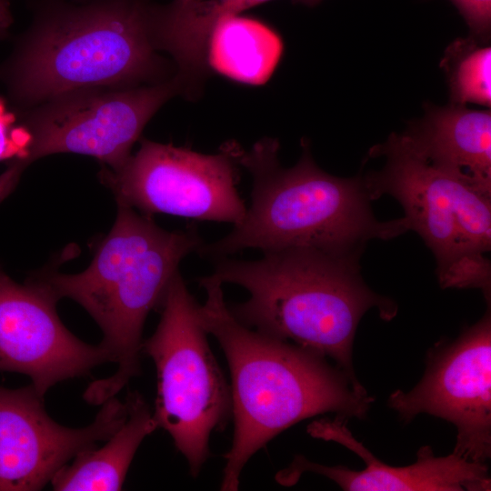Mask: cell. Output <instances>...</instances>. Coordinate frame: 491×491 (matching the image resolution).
<instances>
[{
  "label": "cell",
  "mask_w": 491,
  "mask_h": 491,
  "mask_svg": "<svg viewBox=\"0 0 491 491\" xmlns=\"http://www.w3.org/2000/svg\"><path fill=\"white\" fill-rule=\"evenodd\" d=\"M206 293L197 317L219 343L231 375L234 436L220 490L238 489L249 459L278 434L329 412L364 418L374 398L356 392L347 376L318 354L242 324L225 300L222 284L198 278Z\"/></svg>",
  "instance_id": "1"
},
{
  "label": "cell",
  "mask_w": 491,
  "mask_h": 491,
  "mask_svg": "<svg viewBox=\"0 0 491 491\" xmlns=\"http://www.w3.org/2000/svg\"><path fill=\"white\" fill-rule=\"evenodd\" d=\"M359 258L295 246L263 253L256 260H215L208 276L248 292L245 302L228 305L242 324L332 359L354 389L366 394L352 361L357 326L371 308L389 321L397 306L366 285Z\"/></svg>",
  "instance_id": "2"
},
{
  "label": "cell",
  "mask_w": 491,
  "mask_h": 491,
  "mask_svg": "<svg viewBox=\"0 0 491 491\" xmlns=\"http://www.w3.org/2000/svg\"><path fill=\"white\" fill-rule=\"evenodd\" d=\"M225 145L252 176L251 203L230 233L201 246L197 254L203 257L217 260L247 248L266 253L295 246L360 256L369 240L392 239L409 231L404 216L379 221L363 176L325 172L306 139L299 160L289 168L280 164L275 138H262L248 150L236 142Z\"/></svg>",
  "instance_id": "3"
},
{
  "label": "cell",
  "mask_w": 491,
  "mask_h": 491,
  "mask_svg": "<svg viewBox=\"0 0 491 491\" xmlns=\"http://www.w3.org/2000/svg\"><path fill=\"white\" fill-rule=\"evenodd\" d=\"M204 243L194 226L167 231L150 216L118 205L111 231L85 271L50 272L34 279L55 300L71 298L89 313L104 334L101 345L117 364L113 376L88 386L86 402L102 405L140 374L146 316L159 308L182 259Z\"/></svg>",
  "instance_id": "4"
},
{
  "label": "cell",
  "mask_w": 491,
  "mask_h": 491,
  "mask_svg": "<svg viewBox=\"0 0 491 491\" xmlns=\"http://www.w3.org/2000/svg\"><path fill=\"white\" fill-rule=\"evenodd\" d=\"M154 6L144 0L45 6L1 69L10 97L35 106L79 89L152 80L162 65L153 36Z\"/></svg>",
  "instance_id": "5"
},
{
  "label": "cell",
  "mask_w": 491,
  "mask_h": 491,
  "mask_svg": "<svg viewBox=\"0 0 491 491\" xmlns=\"http://www.w3.org/2000/svg\"><path fill=\"white\" fill-rule=\"evenodd\" d=\"M385 157L378 171L363 175L373 200L391 195L404 209L409 231L432 251L442 288L479 289L488 305L491 265V193L469 178L431 163L405 133H393L371 148Z\"/></svg>",
  "instance_id": "6"
},
{
  "label": "cell",
  "mask_w": 491,
  "mask_h": 491,
  "mask_svg": "<svg viewBox=\"0 0 491 491\" xmlns=\"http://www.w3.org/2000/svg\"><path fill=\"white\" fill-rule=\"evenodd\" d=\"M198 304L178 272L159 306L155 333L142 354L156 370L153 414L196 477L209 456L213 432L225 429L232 416L231 389L197 317Z\"/></svg>",
  "instance_id": "7"
},
{
  "label": "cell",
  "mask_w": 491,
  "mask_h": 491,
  "mask_svg": "<svg viewBox=\"0 0 491 491\" xmlns=\"http://www.w3.org/2000/svg\"><path fill=\"white\" fill-rule=\"evenodd\" d=\"M182 91L175 75L146 85L79 89L34 106L21 126L27 144L0 175V202L31 163L52 154L89 155L119 170L148 121Z\"/></svg>",
  "instance_id": "8"
},
{
  "label": "cell",
  "mask_w": 491,
  "mask_h": 491,
  "mask_svg": "<svg viewBox=\"0 0 491 491\" xmlns=\"http://www.w3.org/2000/svg\"><path fill=\"white\" fill-rule=\"evenodd\" d=\"M238 166L225 144L206 155L144 139L119 170L105 169L101 179L118 205L145 215L163 213L235 225L246 211L236 188Z\"/></svg>",
  "instance_id": "9"
},
{
  "label": "cell",
  "mask_w": 491,
  "mask_h": 491,
  "mask_svg": "<svg viewBox=\"0 0 491 491\" xmlns=\"http://www.w3.org/2000/svg\"><path fill=\"white\" fill-rule=\"evenodd\" d=\"M388 406L405 422L429 414L457 431L453 453L486 463L491 456V316L482 318L451 343L436 346L421 381L410 391L396 390Z\"/></svg>",
  "instance_id": "10"
},
{
  "label": "cell",
  "mask_w": 491,
  "mask_h": 491,
  "mask_svg": "<svg viewBox=\"0 0 491 491\" xmlns=\"http://www.w3.org/2000/svg\"><path fill=\"white\" fill-rule=\"evenodd\" d=\"M85 427L59 425L32 385L0 386V491L41 490L79 452L108 439L127 415L115 396L103 403Z\"/></svg>",
  "instance_id": "11"
},
{
  "label": "cell",
  "mask_w": 491,
  "mask_h": 491,
  "mask_svg": "<svg viewBox=\"0 0 491 491\" xmlns=\"http://www.w3.org/2000/svg\"><path fill=\"white\" fill-rule=\"evenodd\" d=\"M56 302L36 281L17 284L0 267V371L28 376L43 396L57 383L112 362L101 344H86L63 325Z\"/></svg>",
  "instance_id": "12"
},
{
  "label": "cell",
  "mask_w": 491,
  "mask_h": 491,
  "mask_svg": "<svg viewBox=\"0 0 491 491\" xmlns=\"http://www.w3.org/2000/svg\"><path fill=\"white\" fill-rule=\"evenodd\" d=\"M307 433L314 438L344 446L359 456L366 466L355 471L345 466H329L296 456L276 475L283 486L295 485L307 472L326 476L348 491H489L490 476L486 463L466 460L452 453L435 456L431 446H422L415 464L391 466L382 463L357 441L347 427V417L321 418L310 423Z\"/></svg>",
  "instance_id": "13"
},
{
  "label": "cell",
  "mask_w": 491,
  "mask_h": 491,
  "mask_svg": "<svg viewBox=\"0 0 491 491\" xmlns=\"http://www.w3.org/2000/svg\"><path fill=\"white\" fill-rule=\"evenodd\" d=\"M404 133L431 163L460 174L491 193V113L450 103H427Z\"/></svg>",
  "instance_id": "14"
},
{
  "label": "cell",
  "mask_w": 491,
  "mask_h": 491,
  "mask_svg": "<svg viewBox=\"0 0 491 491\" xmlns=\"http://www.w3.org/2000/svg\"><path fill=\"white\" fill-rule=\"evenodd\" d=\"M270 0H174L154 6L153 36L169 54L185 91L193 92L208 74L207 45L216 24Z\"/></svg>",
  "instance_id": "15"
},
{
  "label": "cell",
  "mask_w": 491,
  "mask_h": 491,
  "mask_svg": "<svg viewBox=\"0 0 491 491\" xmlns=\"http://www.w3.org/2000/svg\"><path fill=\"white\" fill-rule=\"evenodd\" d=\"M127 415L118 429L98 449L79 452L61 467L50 483L55 491L121 490L130 464L142 441L158 425L142 395L131 391L125 398Z\"/></svg>",
  "instance_id": "16"
},
{
  "label": "cell",
  "mask_w": 491,
  "mask_h": 491,
  "mask_svg": "<svg viewBox=\"0 0 491 491\" xmlns=\"http://www.w3.org/2000/svg\"><path fill=\"white\" fill-rule=\"evenodd\" d=\"M283 53L281 37L261 21L235 15L220 20L207 45L209 68L236 82L263 85Z\"/></svg>",
  "instance_id": "17"
},
{
  "label": "cell",
  "mask_w": 491,
  "mask_h": 491,
  "mask_svg": "<svg viewBox=\"0 0 491 491\" xmlns=\"http://www.w3.org/2000/svg\"><path fill=\"white\" fill-rule=\"evenodd\" d=\"M440 65L444 70L450 103L491 105V47L472 36L458 38L445 50Z\"/></svg>",
  "instance_id": "18"
},
{
  "label": "cell",
  "mask_w": 491,
  "mask_h": 491,
  "mask_svg": "<svg viewBox=\"0 0 491 491\" xmlns=\"http://www.w3.org/2000/svg\"><path fill=\"white\" fill-rule=\"evenodd\" d=\"M469 27L472 37L487 43L491 32V0H450Z\"/></svg>",
  "instance_id": "19"
},
{
  "label": "cell",
  "mask_w": 491,
  "mask_h": 491,
  "mask_svg": "<svg viewBox=\"0 0 491 491\" xmlns=\"http://www.w3.org/2000/svg\"><path fill=\"white\" fill-rule=\"evenodd\" d=\"M14 118L5 114L4 106L0 104V160L10 158L17 155V148L13 139L11 124Z\"/></svg>",
  "instance_id": "20"
},
{
  "label": "cell",
  "mask_w": 491,
  "mask_h": 491,
  "mask_svg": "<svg viewBox=\"0 0 491 491\" xmlns=\"http://www.w3.org/2000/svg\"><path fill=\"white\" fill-rule=\"evenodd\" d=\"M0 17L12 21L13 17L10 9V0H0Z\"/></svg>",
  "instance_id": "21"
},
{
  "label": "cell",
  "mask_w": 491,
  "mask_h": 491,
  "mask_svg": "<svg viewBox=\"0 0 491 491\" xmlns=\"http://www.w3.org/2000/svg\"><path fill=\"white\" fill-rule=\"evenodd\" d=\"M12 21L5 20L0 17V38L4 37L7 32V28L11 25Z\"/></svg>",
  "instance_id": "22"
},
{
  "label": "cell",
  "mask_w": 491,
  "mask_h": 491,
  "mask_svg": "<svg viewBox=\"0 0 491 491\" xmlns=\"http://www.w3.org/2000/svg\"><path fill=\"white\" fill-rule=\"evenodd\" d=\"M322 0H293L295 4H301L306 6H314L319 4Z\"/></svg>",
  "instance_id": "23"
}]
</instances>
